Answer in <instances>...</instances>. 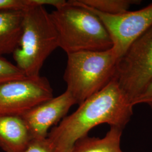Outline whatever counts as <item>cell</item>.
Listing matches in <instances>:
<instances>
[{
	"mask_svg": "<svg viewBox=\"0 0 152 152\" xmlns=\"http://www.w3.org/2000/svg\"><path fill=\"white\" fill-rule=\"evenodd\" d=\"M134 106L113 80L52 127L47 138L55 152H72L76 142L98 125L106 124L124 129L132 116Z\"/></svg>",
	"mask_w": 152,
	"mask_h": 152,
	"instance_id": "1",
	"label": "cell"
},
{
	"mask_svg": "<svg viewBox=\"0 0 152 152\" xmlns=\"http://www.w3.org/2000/svg\"><path fill=\"white\" fill-rule=\"evenodd\" d=\"M59 48L66 54L82 51H104L112 42L103 24L77 0H70L50 13Z\"/></svg>",
	"mask_w": 152,
	"mask_h": 152,
	"instance_id": "2",
	"label": "cell"
},
{
	"mask_svg": "<svg viewBox=\"0 0 152 152\" xmlns=\"http://www.w3.org/2000/svg\"><path fill=\"white\" fill-rule=\"evenodd\" d=\"M23 13L22 35L13 58L27 77L36 78L40 76L45 60L59 48L58 34L43 6L29 7Z\"/></svg>",
	"mask_w": 152,
	"mask_h": 152,
	"instance_id": "3",
	"label": "cell"
},
{
	"mask_svg": "<svg viewBox=\"0 0 152 152\" xmlns=\"http://www.w3.org/2000/svg\"><path fill=\"white\" fill-rule=\"evenodd\" d=\"M64 74L66 91L81 104L114 79L119 58L112 48L104 51H82L67 54Z\"/></svg>",
	"mask_w": 152,
	"mask_h": 152,
	"instance_id": "4",
	"label": "cell"
},
{
	"mask_svg": "<svg viewBox=\"0 0 152 152\" xmlns=\"http://www.w3.org/2000/svg\"><path fill=\"white\" fill-rule=\"evenodd\" d=\"M114 80L134 105L152 81V27L118 59Z\"/></svg>",
	"mask_w": 152,
	"mask_h": 152,
	"instance_id": "5",
	"label": "cell"
},
{
	"mask_svg": "<svg viewBox=\"0 0 152 152\" xmlns=\"http://www.w3.org/2000/svg\"><path fill=\"white\" fill-rule=\"evenodd\" d=\"M77 1L102 22L111 39L112 48L119 59L133 42L152 27V2L136 11L129 10L120 14L109 15Z\"/></svg>",
	"mask_w": 152,
	"mask_h": 152,
	"instance_id": "6",
	"label": "cell"
},
{
	"mask_svg": "<svg viewBox=\"0 0 152 152\" xmlns=\"http://www.w3.org/2000/svg\"><path fill=\"white\" fill-rule=\"evenodd\" d=\"M52 98L53 88L45 77L7 82L0 85V117L20 116Z\"/></svg>",
	"mask_w": 152,
	"mask_h": 152,
	"instance_id": "7",
	"label": "cell"
},
{
	"mask_svg": "<svg viewBox=\"0 0 152 152\" xmlns=\"http://www.w3.org/2000/svg\"><path fill=\"white\" fill-rule=\"evenodd\" d=\"M77 104L68 91L39 104L24 112L20 117L32 139H45L49 129L63 120L71 107Z\"/></svg>",
	"mask_w": 152,
	"mask_h": 152,
	"instance_id": "8",
	"label": "cell"
},
{
	"mask_svg": "<svg viewBox=\"0 0 152 152\" xmlns=\"http://www.w3.org/2000/svg\"><path fill=\"white\" fill-rule=\"evenodd\" d=\"M20 116L0 117V148L5 152H24L32 140Z\"/></svg>",
	"mask_w": 152,
	"mask_h": 152,
	"instance_id": "9",
	"label": "cell"
},
{
	"mask_svg": "<svg viewBox=\"0 0 152 152\" xmlns=\"http://www.w3.org/2000/svg\"><path fill=\"white\" fill-rule=\"evenodd\" d=\"M23 11L0 12V57L13 54L20 42Z\"/></svg>",
	"mask_w": 152,
	"mask_h": 152,
	"instance_id": "10",
	"label": "cell"
},
{
	"mask_svg": "<svg viewBox=\"0 0 152 152\" xmlns=\"http://www.w3.org/2000/svg\"><path fill=\"white\" fill-rule=\"evenodd\" d=\"M124 129L111 126L102 138L84 137L77 141L72 152H124L121 148Z\"/></svg>",
	"mask_w": 152,
	"mask_h": 152,
	"instance_id": "11",
	"label": "cell"
},
{
	"mask_svg": "<svg viewBox=\"0 0 152 152\" xmlns=\"http://www.w3.org/2000/svg\"><path fill=\"white\" fill-rule=\"evenodd\" d=\"M83 5L109 15H117L129 11L131 6L141 4L139 0H78Z\"/></svg>",
	"mask_w": 152,
	"mask_h": 152,
	"instance_id": "12",
	"label": "cell"
},
{
	"mask_svg": "<svg viewBox=\"0 0 152 152\" xmlns=\"http://www.w3.org/2000/svg\"><path fill=\"white\" fill-rule=\"evenodd\" d=\"M27 77L16 65L0 57V85L6 82Z\"/></svg>",
	"mask_w": 152,
	"mask_h": 152,
	"instance_id": "13",
	"label": "cell"
},
{
	"mask_svg": "<svg viewBox=\"0 0 152 152\" xmlns=\"http://www.w3.org/2000/svg\"><path fill=\"white\" fill-rule=\"evenodd\" d=\"M34 6L33 0H0V12L23 11Z\"/></svg>",
	"mask_w": 152,
	"mask_h": 152,
	"instance_id": "14",
	"label": "cell"
},
{
	"mask_svg": "<svg viewBox=\"0 0 152 152\" xmlns=\"http://www.w3.org/2000/svg\"><path fill=\"white\" fill-rule=\"evenodd\" d=\"M24 152H55L48 138L32 139Z\"/></svg>",
	"mask_w": 152,
	"mask_h": 152,
	"instance_id": "15",
	"label": "cell"
},
{
	"mask_svg": "<svg viewBox=\"0 0 152 152\" xmlns=\"http://www.w3.org/2000/svg\"><path fill=\"white\" fill-rule=\"evenodd\" d=\"M139 104H145L152 109V81L145 90L134 102V105Z\"/></svg>",
	"mask_w": 152,
	"mask_h": 152,
	"instance_id": "16",
	"label": "cell"
}]
</instances>
